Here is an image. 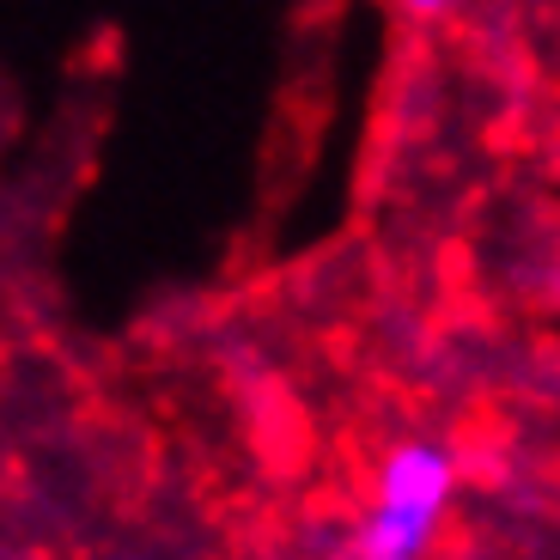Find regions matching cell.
<instances>
[{
  "label": "cell",
  "mask_w": 560,
  "mask_h": 560,
  "mask_svg": "<svg viewBox=\"0 0 560 560\" xmlns=\"http://www.w3.org/2000/svg\"><path fill=\"white\" fill-rule=\"evenodd\" d=\"M463 463L445 439H402L378 463V493L365 512L353 555L365 560H420L445 530V512L457 500Z\"/></svg>",
  "instance_id": "obj_1"
},
{
  "label": "cell",
  "mask_w": 560,
  "mask_h": 560,
  "mask_svg": "<svg viewBox=\"0 0 560 560\" xmlns=\"http://www.w3.org/2000/svg\"><path fill=\"white\" fill-rule=\"evenodd\" d=\"M408 19H445V13H457L463 0H396Z\"/></svg>",
  "instance_id": "obj_2"
}]
</instances>
